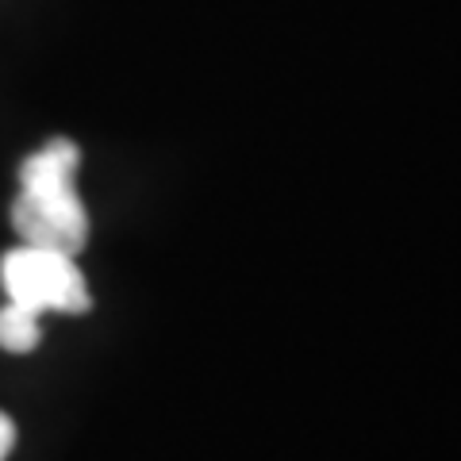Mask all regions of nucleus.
I'll list each match as a JSON object with an SVG mask.
<instances>
[{
	"label": "nucleus",
	"instance_id": "f257e3e1",
	"mask_svg": "<svg viewBox=\"0 0 461 461\" xmlns=\"http://www.w3.org/2000/svg\"><path fill=\"white\" fill-rule=\"evenodd\" d=\"M81 150L69 139H50L20 166V196L12 204V227L23 247L81 254L89 242V212L77 196Z\"/></svg>",
	"mask_w": 461,
	"mask_h": 461
},
{
	"label": "nucleus",
	"instance_id": "20e7f679",
	"mask_svg": "<svg viewBox=\"0 0 461 461\" xmlns=\"http://www.w3.org/2000/svg\"><path fill=\"white\" fill-rule=\"evenodd\" d=\"M12 446H16V423H12L8 415L0 411V461L12 454Z\"/></svg>",
	"mask_w": 461,
	"mask_h": 461
},
{
	"label": "nucleus",
	"instance_id": "7ed1b4c3",
	"mask_svg": "<svg viewBox=\"0 0 461 461\" xmlns=\"http://www.w3.org/2000/svg\"><path fill=\"white\" fill-rule=\"evenodd\" d=\"M39 315L27 312L20 304H5L0 308V350L8 354H32L39 346Z\"/></svg>",
	"mask_w": 461,
	"mask_h": 461
},
{
	"label": "nucleus",
	"instance_id": "f03ea898",
	"mask_svg": "<svg viewBox=\"0 0 461 461\" xmlns=\"http://www.w3.org/2000/svg\"><path fill=\"white\" fill-rule=\"evenodd\" d=\"M0 285H5L8 304L27 312H89V285L77 269L74 254L42 250V247H16L0 258Z\"/></svg>",
	"mask_w": 461,
	"mask_h": 461
}]
</instances>
